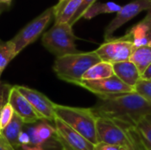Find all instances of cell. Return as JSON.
Here are the masks:
<instances>
[{
  "instance_id": "35",
  "label": "cell",
  "mask_w": 151,
  "mask_h": 150,
  "mask_svg": "<svg viewBox=\"0 0 151 150\" xmlns=\"http://www.w3.org/2000/svg\"><path fill=\"white\" fill-rule=\"evenodd\" d=\"M4 10H6V8H5V7H4L3 5H1V4H0V15L2 14V12H3Z\"/></svg>"
},
{
  "instance_id": "11",
  "label": "cell",
  "mask_w": 151,
  "mask_h": 150,
  "mask_svg": "<svg viewBox=\"0 0 151 150\" xmlns=\"http://www.w3.org/2000/svg\"><path fill=\"white\" fill-rule=\"evenodd\" d=\"M151 5V0H134L124 6L117 12L115 18L107 25L104 29V41L112 37L113 33L124 24L130 21L143 11H148Z\"/></svg>"
},
{
  "instance_id": "26",
  "label": "cell",
  "mask_w": 151,
  "mask_h": 150,
  "mask_svg": "<svg viewBox=\"0 0 151 150\" xmlns=\"http://www.w3.org/2000/svg\"><path fill=\"white\" fill-rule=\"evenodd\" d=\"M94 150H125V147L107 144L104 142H98L95 145Z\"/></svg>"
},
{
  "instance_id": "2",
  "label": "cell",
  "mask_w": 151,
  "mask_h": 150,
  "mask_svg": "<svg viewBox=\"0 0 151 150\" xmlns=\"http://www.w3.org/2000/svg\"><path fill=\"white\" fill-rule=\"evenodd\" d=\"M100 61L95 51H79L57 57L53 65V71L58 79L77 86L81 81L83 74Z\"/></svg>"
},
{
  "instance_id": "14",
  "label": "cell",
  "mask_w": 151,
  "mask_h": 150,
  "mask_svg": "<svg viewBox=\"0 0 151 150\" xmlns=\"http://www.w3.org/2000/svg\"><path fill=\"white\" fill-rule=\"evenodd\" d=\"M124 37L131 42L135 48L150 46L151 25L141 20L139 23L129 28Z\"/></svg>"
},
{
  "instance_id": "12",
  "label": "cell",
  "mask_w": 151,
  "mask_h": 150,
  "mask_svg": "<svg viewBox=\"0 0 151 150\" xmlns=\"http://www.w3.org/2000/svg\"><path fill=\"white\" fill-rule=\"evenodd\" d=\"M7 102L12 107L14 113L26 125H34L42 121V118L33 109L28 101L17 90L15 86L9 89Z\"/></svg>"
},
{
  "instance_id": "25",
  "label": "cell",
  "mask_w": 151,
  "mask_h": 150,
  "mask_svg": "<svg viewBox=\"0 0 151 150\" xmlns=\"http://www.w3.org/2000/svg\"><path fill=\"white\" fill-rule=\"evenodd\" d=\"M95 3H96V0H83L81 7L79 8V10L77 11V12L75 13V15L73 16V18L72 19V20L69 22L72 26H73L77 21H79L84 15V13L87 11V10L92 6Z\"/></svg>"
},
{
  "instance_id": "7",
  "label": "cell",
  "mask_w": 151,
  "mask_h": 150,
  "mask_svg": "<svg viewBox=\"0 0 151 150\" xmlns=\"http://www.w3.org/2000/svg\"><path fill=\"white\" fill-rule=\"evenodd\" d=\"M96 117V135L98 142L123 147H126L129 143L127 128L130 126H123L105 117Z\"/></svg>"
},
{
  "instance_id": "27",
  "label": "cell",
  "mask_w": 151,
  "mask_h": 150,
  "mask_svg": "<svg viewBox=\"0 0 151 150\" xmlns=\"http://www.w3.org/2000/svg\"><path fill=\"white\" fill-rule=\"evenodd\" d=\"M19 143L21 146H29L30 145V139H29V136L28 134L24 131V128H23V131L20 133L19 136Z\"/></svg>"
},
{
  "instance_id": "22",
  "label": "cell",
  "mask_w": 151,
  "mask_h": 150,
  "mask_svg": "<svg viewBox=\"0 0 151 150\" xmlns=\"http://www.w3.org/2000/svg\"><path fill=\"white\" fill-rule=\"evenodd\" d=\"M14 115V111L12 109V107L11 106V104L7 102L2 111H1V115H0V129L1 131H3L12 121V117Z\"/></svg>"
},
{
  "instance_id": "20",
  "label": "cell",
  "mask_w": 151,
  "mask_h": 150,
  "mask_svg": "<svg viewBox=\"0 0 151 150\" xmlns=\"http://www.w3.org/2000/svg\"><path fill=\"white\" fill-rule=\"evenodd\" d=\"M133 127L145 148L151 150V115L144 117Z\"/></svg>"
},
{
  "instance_id": "29",
  "label": "cell",
  "mask_w": 151,
  "mask_h": 150,
  "mask_svg": "<svg viewBox=\"0 0 151 150\" xmlns=\"http://www.w3.org/2000/svg\"><path fill=\"white\" fill-rule=\"evenodd\" d=\"M0 150H16L12 145L8 143V141L2 137L0 139Z\"/></svg>"
},
{
  "instance_id": "3",
  "label": "cell",
  "mask_w": 151,
  "mask_h": 150,
  "mask_svg": "<svg viewBox=\"0 0 151 150\" xmlns=\"http://www.w3.org/2000/svg\"><path fill=\"white\" fill-rule=\"evenodd\" d=\"M56 117L96 145L98 143L96 135V115L91 108L71 107L55 104Z\"/></svg>"
},
{
  "instance_id": "28",
  "label": "cell",
  "mask_w": 151,
  "mask_h": 150,
  "mask_svg": "<svg viewBox=\"0 0 151 150\" xmlns=\"http://www.w3.org/2000/svg\"><path fill=\"white\" fill-rule=\"evenodd\" d=\"M10 88H11V87H10ZM10 88H8L7 91H4V90H3V91L0 93V115H1V111H2V109H3L4 105L7 103L8 93H9ZM2 137H3V136H2V131H1V129H0V139H1Z\"/></svg>"
},
{
  "instance_id": "17",
  "label": "cell",
  "mask_w": 151,
  "mask_h": 150,
  "mask_svg": "<svg viewBox=\"0 0 151 150\" xmlns=\"http://www.w3.org/2000/svg\"><path fill=\"white\" fill-rule=\"evenodd\" d=\"M114 75L112 64L100 61L91 66L82 76L81 80H97L110 78Z\"/></svg>"
},
{
  "instance_id": "21",
  "label": "cell",
  "mask_w": 151,
  "mask_h": 150,
  "mask_svg": "<svg viewBox=\"0 0 151 150\" xmlns=\"http://www.w3.org/2000/svg\"><path fill=\"white\" fill-rule=\"evenodd\" d=\"M17 55L15 45L11 40L0 41V74Z\"/></svg>"
},
{
  "instance_id": "8",
  "label": "cell",
  "mask_w": 151,
  "mask_h": 150,
  "mask_svg": "<svg viewBox=\"0 0 151 150\" xmlns=\"http://www.w3.org/2000/svg\"><path fill=\"white\" fill-rule=\"evenodd\" d=\"M77 86L88 90L98 98L135 92L134 88L125 84L116 75L97 80H81Z\"/></svg>"
},
{
  "instance_id": "32",
  "label": "cell",
  "mask_w": 151,
  "mask_h": 150,
  "mask_svg": "<svg viewBox=\"0 0 151 150\" xmlns=\"http://www.w3.org/2000/svg\"><path fill=\"white\" fill-rule=\"evenodd\" d=\"M21 150H44L42 148L40 147H35V146H21Z\"/></svg>"
},
{
  "instance_id": "37",
  "label": "cell",
  "mask_w": 151,
  "mask_h": 150,
  "mask_svg": "<svg viewBox=\"0 0 151 150\" xmlns=\"http://www.w3.org/2000/svg\"><path fill=\"white\" fill-rule=\"evenodd\" d=\"M0 76H1V74H0Z\"/></svg>"
},
{
  "instance_id": "6",
  "label": "cell",
  "mask_w": 151,
  "mask_h": 150,
  "mask_svg": "<svg viewBox=\"0 0 151 150\" xmlns=\"http://www.w3.org/2000/svg\"><path fill=\"white\" fill-rule=\"evenodd\" d=\"M134 49V45L122 36L119 38L111 37L105 40L94 51L101 61L115 64L129 60Z\"/></svg>"
},
{
  "instance_id": "15",
  "label": "cell",
  "mask_w": 151,
  "mask_h": 150,
  "mask_svg": "<svg viewBox=\"0 0 151 150\" xmlns=\"http://www.w3.org/2000/svg\"><path fill=\"white\" fill-rule=\"evenodd\" d=\"M83 0H58L53 6L55 23H69Z\"/></svg>"
},
{
  "instance_id": "13",
  "label": "cell",
  "mask_w": 151,
  "mask_h": 150,
  "mask_svg": "<svg viewBox=\"0 0 151 150\" xmlns=\"http://www.w3.org/2000/svg\"><path fill=\"white\" fill-rule=\"evenodd\" d=\"M114 75H116L125 84L134 88L142 75L138 71L137 67L129 60L112 64Z\"/></svg>"
},
{
  "instance_id": "24",
  "label": "cell",
  "mask_w": 151,
  "mask_h": 150,
  "mask_svg": "<svg viewBox=\"0 0 151 150\" xmlns=\"http://www.w3.org/2000/svg\"><path fill=\"white\" fill-rule=\"evenodd\" d=\"M129 135V143L125 147V150H141L139 137L133 126L127 128Z\"/></svg>"
},
{
  "instance_id": "23",
  "label": "cell",
  "mask_w": 151,
  "mask_h": 150,
  "mask_svg": "<svg viewBox=\"0 0 151 150\" xmlns=\"http://www.w3.org/2000/svg\"><path fill=\"white\" fill-rule=\"evenodd\" d=\"M134 90L137 94L151 103V80H140L134 87Z\"/></svg>"
},
{
  "instance_id": "5",
  "label": "cell",
  "mask_w": 151,
  "mask_h": 150,
  "mask_svg": "<svg viewBox=\"0 0 151 150\" xmlns=\"http://www.w3.org/2000/svg\"><path fill=\"white\" fill-rule=\"evenodd\" d=\"M53 19L54 9L53 6H51L21 28L19 33L11 39L15 45L17 54H19L25 48L35 42Z\"/></svg>"
},
{
  "instance_id": "1",
  "label": "cell",
  "mask_w": 151,
  "mask_h": 150,
  "mask_svg": "<svg viewBox=\"0 0 151 150\" xmlns=\"http://www.w3.org/2000/svg\"><path fill=\"white\" fill-rule=\"evenodd\" d=\"M91 109L96 116L111 118L123 126H135L151 115V103L136 92L99 98Z\"/></svg>"
},
{
  "instance_id": "30",
  "label": "cell",
  "mask_w": 151,
  "mask_h": 150,
  "mask_svg": "<svg viewBox=\"0 0 151 150\" xmlns=\"http://www.w3.org/2000/svg\"><path fill=\"white\" fill-rule=\"evenodd\" d=\"M142 80H151V64L149 65V67L146 69V71L142 74Z\"/></svg>"
},
{
  "instance_id": "4",
  "label": "cell",
  "mask_w": 151,
  "mask_h": 150,
  "mask_svg": "<svg viewBox=\"0 0 151 150\" xmlns=\"http://www.w3.org/2000/svg\"><path fill=\"white\" fill-rule=\"evenodd\" d=\"M73 26L70 23H54V25L43 34L42 43L43 47L57 57L79 52L75 41Z\"/></svg>"
},
{
  "instance_id": "36",
  "label": "cell",
  "mask_w": 151,
  "mask_h": 150,
  "mask_svg": "<svg viewBox=\"0 0 151 150\" xmlns=\"http://www.w3.org/2000/svg\"><path fill=\"white\" fill-rule=\"evenodd\" d=\"M150 46H151V42H150Z\"/></svg>"
},
{
  "instance_id": "34",
  "label": "cell",
  "mask_w": 151,
  "mask_h": 150,
  "mask_svg": "<svg viewBox=\"0 0 151 150\" xmlns=\"http://www.w3.org/2000/svg\"><path fill=\"white\" fill-rule=\"evenodd\" d=\"M138 135V134H137ZM139 137V136H138ZM139 141H140V147H141V150H148L146 148H145V146L142 143V141H141V140H140V138H139Z\"/></svg>"
},
{
  "instance_id": "10",
  "label": "cell",
  "mask_w": 151,
  "mask_h": 150,
  "mask_svg": "<svg viewBox=\"0 0 151 150\" xmlns=\"http://www.w3.org/2000/svg\"><path fill=\"white\" fill-rule=\"evenodd\" d=\"M15 88L28 101L42 120L54 122L57 118L55 113V103L35 89L18 85H16Z\"/></svg>"
},
{
  "instance_id": "19",
  "label": "cell",
  "mask_w": 151,
  "mask_h": 150,
  "mask_svg": "<svg viewBox=\"0 0 151 150\" xmlns=\"http://www.w3.org/2000/svg\"><path fill=\"white\" fill-rule=\"evenodd\" d=\"M121 6L115 2H106V3H95L90 6L87 11L84 13L83 17L86 19H91L96 16L105 13H114L119 12Z\"/></svg>"
},
{
  "instance_id": "9",
  "label": "cell",
  "mask_w": 151,
  "mask_h": 150,
  "mask_svg": "<svg viewBox=\"0 0 151 150\" xmlns=\"http://www.w3.org/2000/svg\"><path fill=\"white\" fill-rule=\"evenodd\" d=\"M53 126L61 150H94V144L58 118L54 120Z\"/></svg>"
},
{
  "instance_id": "33",
  "label": "cell",
  "mask_w": 151,
  "mask_h": 150,
  "mask_svg": "<svg viewBox=\"0 0 151 150\" xmlns=\"http://www.w3.org/2000/svg\"><path fill=\"white\" fill-rule=\"evenodd\" d=\"M12 0H0V4L5 7L6 9L12 5Z\"/></svg>"
},
{
  "instance_id": "18",
  "label": "cell",
  "mask_w": 151,
  "mask_h": 150,
  "mask_svg": "<svg viewBox=\"0 0 151 150\" xmlns=\"http://www.w3.org/2000/svg\"><path fill=\"white\" fill-rule=\"evenodd\" d=\"M138 69L141 75L151 64V46H142L135 48L129 58Z\"/></svg>"
},
{
  "instance_id": "31",
  "label": "cell",
  "mask_w": 151,
  "mask_h": 150,
  "mask_svg": "<svg viewBox=\"0 0 151 150\" xmlns=\"http://www.w3.org/2000/svg\"><path fill=\"white\" fill-rule=\"evenodd\" d=\"M142 21H144V22H146V23H148V24L151 25V5H150V9L148 10L147 15H146V16H145V18L142 19Z\"/></svg>"
},
{
  "instance_id": "16",
  "label": "cell",
  "mask_w": 151,
  "mask_h": 150,
  "mask_svg": "<svg viewBox=\"0 0 151 150\" xmlns=\"http://www.w3.org/2000/svg\"><path fill=\"white\" fill-rule=\"evenodd\" d=\"M24 125L23 121L14 113L10 124L2 131V136L16 150H21L19 143V136L23 131Z\"/></svg>"
}]
</instances>
